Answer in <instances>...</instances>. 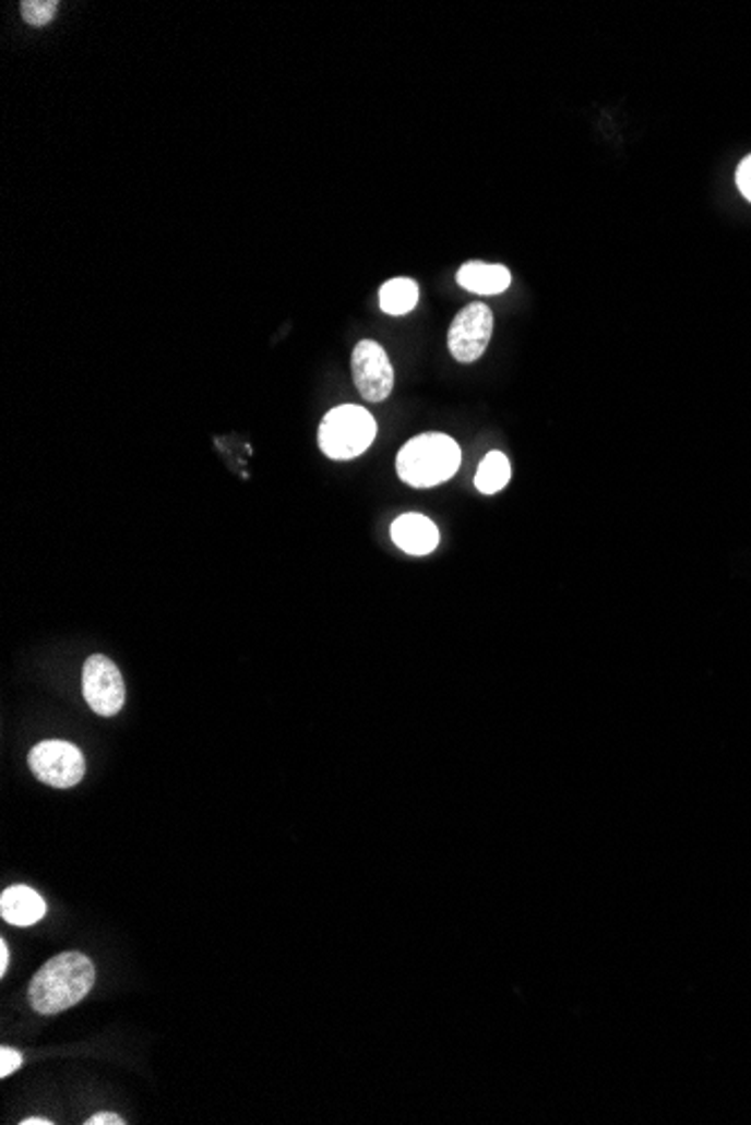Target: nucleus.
Instances as JSON below:
<instances>
[{"label":"nucleus","mask_w":751,"mask_h":1125,"mask_svg":"<svg viewBox=\"0 0 751 1125\" xmlns=\"http://www.w3.org/2000/svg\"><path fill=\"white\" fill-rule=\"evenodd\" d=\"M493 335V313L486 303L477 301L460 310L448 331V348L457 362L470 364L486 354Z\"/></svg>","instance_id":"obj_6"},{"label":"nucleus","mask_w":751,"mask_h":1125,"mask_svg":"<svg viewBox=\"0 0 751 1125\" xmlns=\"http://www.w3.org/2000/svg\"><path fill=\"white\" fill-rule=\"evenodd\" d=\"M0 914L12 925H34L46 917V901L27 885L8 887L0 897Z\"/></svg>","instance_id":"obj_9"},{"label":"nucleus","mask_w":751,"mask_h":1125,"mask_svg":"<svg viewBox=\"0 0 751 1125\" xmlns=\"http://www.w3.org/2000/svg\"><path fill=\"white\" fill-rule=\"evenodd\" d=\"M394 544L409 555H430L439 544V528L419 513H405L392 524Z\"/></svg>","instance_id":"obj_8"},{"label":"nucleus","mask_w":751,"mask_h":1125,"mask_svg":"<svg viewBox=\"0 0 751 1125\" xmlns=\"http://www.w3.org/2000/svg\"><path fill=\"white\" fill-rule=\"evenodd\" d=\"M27 764L36 780L55 789H70L80 785L86 773L84 753L74 744L61 740L36 744L27 755Z\"/></svg>","instance_id":"obj_4"},{"label":"nucleus","mask_w":751,"mask_h":1125,"mask_svg":"<svg viewBox=\"0 0 751 1125\" xmlns=\"http://www.w3.org/2000/svg\"><path fill=\"white\" fill-rule=\"evenodd\" d=\"M86 1125H124L127 1121L120 1116V1114H112V1112H99V1114H93L88 1121H84Z\"/></svg>","instance_id":"obj_16"},{"label":"nucleus","mask_w":751,"mask_h":1125,"mask_svg":"<svg viewBox=\"0 0 751 1125\" xmlns=\"http://www.w3.org/2000/svg\"><path fill=\"white\" fill-rule=\"evenodd\" d=\"M21 1065H23V1056L16 1050H10V1046H3V1050H0V1076L8 1078Z\"/></svg>","instance_id":"obj_15"},{"label":"nucleus","mask_w":751,"mask_h":1125,"mask_svg":"<svg viewBox=\"0 0 751 1125\" xmlns=\"http://www.w3.org/2000/svg\"><path fill=\"white\" fill-rule=\"evenodd\" d=\"M95 984V966L82 953H61L48 959L29 982V1004L36 1014L55 1016L80 1004Z\"/></svg>","instance_id":"obj_1"},{"label":"nucleus","mask_w":751,"mask_h":1125,"mask_svg":"<svg viewBox=\"0 0 751 1125\" xmlns=\"http://www.w3.org/2000/svg\"><path fill=\"white\" fill-rule=\"evenodd\" d=\"M736 187L740 189L742 196L751 203V153L738 165L736 169Z\"/></svg>","instance_id":"obj_14"},{"label":"nucleus","mask_w":751,"mask_h":1125,"mask_svg":"<svg viewBox=\"0 0 751 1125\" xmlns=\"http://www.w3.org/2000/svg\"><path fill=\"white\" fill-rule=\"evenodd\" d=\"M57 0H23L21 16L32 27H46L57 16Z\"/></svg>","instance_id":"obj_13"},{"label":"nucleus","mask_w":751,"mask_h":1125,"mask_svg":"<svg viewBox=\"0 0 751 1125\" xmlns=\"http://www.w3.org/2000/svg\"><path fill=\"white\" fill-rule=\"evenodd\" d=\"M379 301L383 313L388 315H405L419 301V286L409 277H396L383 284L379 292Z\"/></svg>","instance_id":"obj_11"},{"label":"nucleus","mask_w":751,"mask_h":1125,"mask_svg":"<svg viewBox=\"0 0 751 1125\" xmlns=\"http://www.w3.org/2000/svg\"><path fill=\"white\" fill-rule=\"evenodd\" d=\"M457 284L475 295H500L511 286V273L498 263L470 261L457 270Z\"/></svg>","instance_id":"obj_10"},{"label":"nucleus","mask_w":751,"mask_h":1125,"mask_svg":"<svg viewBox=\"0 0 751 1125\" xmlns=\"http://www.w3.org/2000/svg\"><path fill=\"white\" fill-rule=\"evenodd\" d=\"M379 432L373 416L358 405L331 409L318 430L320 450L333 460H351L369 450Z\"/></svg>","instance_id":"obj_3"},{"label":"nucleus","mask_w":751,"mask_h":1125,"mask_svg":"<svg viewBox=\"0 0 751 1125\" xmlns=\"http://www.w3.org/2000/svg\"><path fill=\"white\" fill-rule=\"evenodd\" d=\"M351 375L356 390L369 403H383L394 390V367L381 344L362 339L351 354Z\"/></svg>","instance_id":"obj_7"},{"label":"nucleus","mask_w":751,"mask_h":1125,"mask_svg":"<svg viewBox=\"0 0 751 1125\" xmlns=\"http://www.w3.org/2000/svg\"><path fill=\"white\" fill-rule=\"evenodd\" d=\"M462 465L460 445L445 434L409 439L396 456V475L412 488H434L453 479Z\"/></svg>","instance_id":"obj_2"},{"label":"nucleus","mask_w":751,"mask_h":1125,"mask_svg":"<svg viewBox=\"0 0 751 1125\" xmlns=\"http://www.w3.org/2000/svg\"><path fill=\"white\" fill-rule=\"evenodd\" d=\"M82 687L86 704L99 717H116L127 702L122 672L110 658L102 654H95L86 661L82 672Z\"/></svg>","instance_id":"obj_5"},{"label":"nucleus","mask_w":751,"mask_h":1125,"mask_svg":"<svg viewBox=\"0 0 751 1125\" xmlns=\"http://www.w3.org/2000/svg\"><path fill=\"white\" fill-rule=\"evenodd\" d=\"M8 966H10V950H8L5 942H0V976L8 973Z\"/></svg>","instance_id":"obj_17"},{"label":"nucleus","mask_w":751,"mask_h":1125,"mask_svg":"<svg viewBox=\"0 0 751 1125\" xmlns=\"http://www.w3.org/2000/svg\"><path fill=\"white\" fill-rule=\"evenodd\" d=\"M511 481V463L502 452H488L475 475V488L484 494H496Z\"/></svg>","instance_id":"obj_12"},{"label":"nucleus","mask_w":751,"mask_h":1125,"mask_svg":"<svg viewBox=\"0 0 751 1125\" xmlns=\"http://www.w3.org/2000/svg\"><path fill=\"white\" fill-rule=\"evenodd\" d=\"M21 1125H52L50 1118H39V1116H29V1118H23Z\"/></svg>","instance_id":"obj_18"}]
</instances>
